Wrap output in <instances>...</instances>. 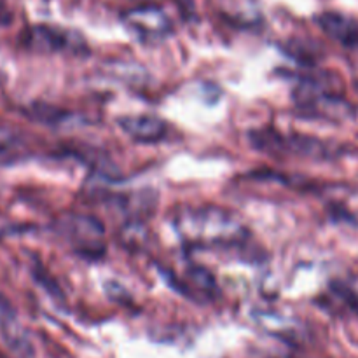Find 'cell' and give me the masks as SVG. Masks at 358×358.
<instances>
[{
	"label": "cell",
	"mask_w": 358,
	"mask_h": 358,
	"mask_svg": "<svg viewBox=\"0 0 358 358\" xmlns=\"http://www.w3.org/2000/svg\"><path fill=\"white\" fill-rule=\"evenodd\" d=\"M317 23L332 41L348 49L358 48V21L336 10H325L318 14Z\"/></svg>",
	"instance_id": "cell-6"
},
{
	"label": "cell",
	"mask_w": 358,
	"mask_h": 358,
	"mask_svg": "<svg viewBox=\"0 0 358 358\" xmlns=\"http://www.w3.org/2000/svg\"><path fill=\"white\" fill-rule=\"evenodd\" d=\"M23 44L34 51H70L76 55L87 52V44L83 35L73 30L51 27V24H35L28 28L23 34Z\"/></svg>",
	"instance_id": "cell-4"
},
{
	"label": "cell",
	"mask_w": 358,
	"mask_h": 358,
	"mask_svg": "<svg viewBox=\"0 0 358 358\" xmlns=\"http://www.w3.org/2000/svg\"><path fill=\"white\" fill-rule=\"evenodd\" d=\"M331 290L334 292V296L352 311V313H355L358 317V294L355 290H352L350 287H346L345 283L339 282L331 283Z\"/></svg>",
	"instance_id": "cell-8"
},
{
	"label": "cell",
	"mask_w": 358,
	"mask_h": 358,
	"mask_svg": "<svg viewBox=\"0 0 358 358\" xmlns=\"http://www.w3.org/2000/svg\"><path fill=\"white\" fill-rule=\"evenodd\" d=\"M124 23L140 41H157L171 34V21L157 7H138L124 14Z\"/></svg>",
	"instance_id": "cell-5"
},
{
	"label": "cell",
	"mask_w": 358,
	"mask_h": 358,
	"mask_svg": "<svg viewBox=\"0 0 358 358\" xmlns=\"http://www.w3.org/2000/svg\"><path fill=\"white\" fill-rule=\"evenodd\" d=\"M294 103L306 117L320 119H343L352 108L325 77H304L294 90Z\"/></svg>",
	"instance_id": "cell-1"
},
{
	"label": "cell",
	"mask_w": 358,
	"mask_h": 358,
	"mask_svg": "<svg viewBox=\"0 0 358 358\" xmlns=\"http://www.w3.org/2000/svg\"><path fill=\"white\" fill-rule=\"evenodd\" d=\"M248 142L252 147L266 154H292L301 157L325 159L334 156V149L322 140L306 135H283L273 128H259L248 131Z\"/></svg>",
	"instance_id": "cell-2"
},
{
	"label": "cell",
	"mask_w": 358,
	"mask_h": 358,
	"mask_svg": "<svg viewBox=\"0 0 358 358\" xmlns=\"http://www.w3.org/2000/svg\"><path fill=\"white\" fill-rule=\"evenodd\" d=\"M119 128L136 142L156 143L166 138L168 126L156 115H124L117 121Z\"/></svg>",
	"instance_id": "cell-7"
},
{
	"label": "cell",
	"mask_w": 358,
	"mask_h": 358,
	"mask_svg": "<svg viewBox=\"0 0 358 358\" xmlns=\"http://www.w3.org/2000/svg\"><path fill=\"white\" fill-rule=\"evenodd\" d=\"M56 229L76 248L80 257L94 261L105 255V229L93 217L83 213H66L56 222Z\"/></svg>",
	"instance_id": "cell-3"
}]
</instances>
